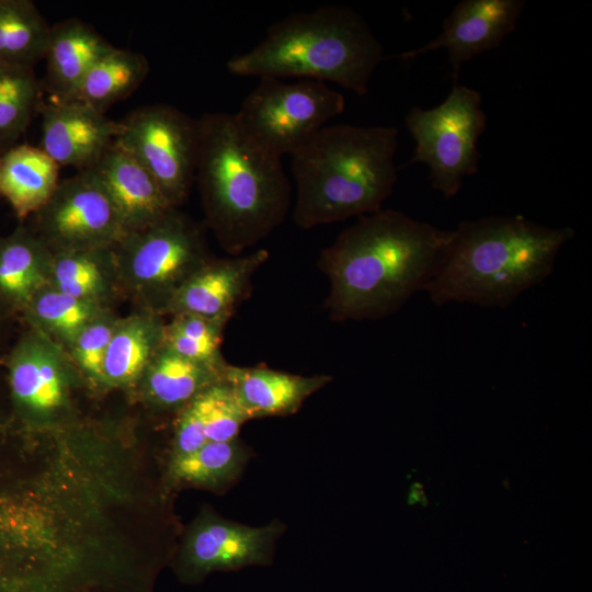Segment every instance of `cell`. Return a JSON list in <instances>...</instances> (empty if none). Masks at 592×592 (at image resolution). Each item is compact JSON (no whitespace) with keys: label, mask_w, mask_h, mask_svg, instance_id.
Segmentation results:
<instances>
[{"label":"cell","mask_w":592,"mask_h":592,"mask_svg":"<svg viewBox=\"0 0 592 592\" xmlns=\"http://www.w3.org/2000/svg\"><path fill=\"white\" fill-rule=\"evenodd\" d=\"M449 238L451 230L396 209L361 216L321 251L330 319L376 320L398 311L425 291Z\"/></svg>","instance_id":"1"},{"label":"cell","mask_w":592,"mask_h":592,"mask_svg":"<svg viewBox=\"0 0 592 592\" xmlns=\"http://www.w3.org/2000/svg\"><path fill=\"white\" fill-rule=\"evenodd\" d=\"M197 123L195 181L206 225L226 251L239 254L283 223L291 183L282 157L258 143L235 113H205Z\"/></svg>","instance_id":"2"},{"label":"cell","mask_w":592,"mask_h":592,"mask_svg":"<svg viewBox=\"0 0 592 592\" xmlns=\"http://www.w3.org/2000/svg\"><path fill=\"white\" fill-rule=\"evenodd\" d=\"M574 236L571 227H548L521 215L464 220L451 238L425 288L436 306L465 303L505 308L544 282Z\"/></svg>","instance_id":"3"},{"label":"cell","mask_w":592,"mask_h":592,"mask_svg":"<svg viewBox=\"0 0 592 592\" xmlns=\"http://www.w3.org/2000/svg\"><path fill=\"white\" fill-rule=\"evenodd\" d=\"M392 126L326 125L292 155L294 223L310 229L382 209L397 182Z\"/></svg>","instance_id":"4"},{"label":"cell","mask_w":592,"mask_h":592,"mask_svg":"<svg viewBox=\"0 0 592 592\" xmlns=\"http://www.w3.org/2000/svg\"><path fill=\"white\" fill-rule=\"evenodd\" d=\"M383 59L382 44L360 13L327 4L276 21L259 44L232 56L227 69L242 77L333 82L365 95Z\"/></svg>","instance_id":"5"},{"label":"cell","mask_w":592,"mask_h":592,"mask_svg":"<svg viewBox=\"0 0 592 592\" xmlns=\"http://www.w3.org/2000/svg\"><path fill=\"white\" fill-rule=\"evenodd\" d=\"M114 257L123 299L162 316L178 289L212 259L203 226L179 207L126 234Z\"/></svg>","instance_id":"6"},{"label":"cell","mask_w":592,"mask_h":592,"mask_svg":"<svg viewBox=\"0 0 592 592\" xmlns=\"http://www.w3.org/2000/svg\"><path fill=\"white\" fill-rule=\"evenodd\" d=\"M405 124L415 143L412 162L426 164L432 186L452 198L478 170V140L487 125L480 93L455 84L440 105L411 107Z\"/></svg>","instance_id":"7"},{"label":"cell","mask_w":592,"mask_h":592,"mask_svg":"<svg viewBox=\"0 0 592 592\" xmlns=\"http://www.w3.org/2000/svg\"><path fill=\"white\" fill-rule=\"evenodd\" d=\"M344 107V95L325 82L260 78L235 114L258 143L282 157L294 155Z\"/></svg>","instance_id":"8"},{"label":"cell","mask_w":592,"mask_h":592,"mask_svg":"<svg viewBox=\"0 0 592 592\" xmlns=\"http://www.w3.org/2000/svg\"><path fill=\"white\" fill-rule=\"evenodd\" d=\"M119 122L115 141L148 171L172 207L182 205L195 181L197 119L173 106L151 104Z\"/></svg>","instance_id":"9"},{"label":"cell","mask_w":592,"mask_h":592,"mask_svg":"<svg viewBox=\"0 0 592 592\" xmlns=\"http://www.w3.org/2000/svg\"><path fill=\"white\" fill-rule=\"evenodd\" d=\"M32 217V230L52 253L111 248L126 235L110 198L87 170L60 180Z\"/></svg>","instance_id":"10"},{"label":"cell","mask_w":592,"mask_h":592,"mask_svg":"<svg viewBox=\"0 0 592 592\" xmlns=\"http://www.w3.org/2000/svg\"><path fill=\"white\" fill-rule=\"evenodd\" d=\"M5 358L12 397L27 417L50 423L69 412L71 388L82 377L62 348L26 328Z\"/></svg>","instance_id":"11"},{"label":"cell","mask_w":592,"mask_h":592,"mask_svg":"<svg viewBox=\"0 0 592 592\" xmlns=\"http://www.w3.org/2000/svg\"><path fill=\"white\" fill-rule=\"evenodd\" d=\"M285 526L275 520L249 526L215 514L200 517L190 530L180 557V573L198 580L214 571L270 565L275 543Z\"/></svg>","instance_id":"12"},{"label":"cell","mask_w":592,"mask_h":592,"mask_svg":"<svg viewBox=\"0 0 592 592\" xmlns=\"http://www.w3.org/2000/svg\"><path fill=\"white\" fill-rule=\"evenodd\" d=\"M39 147L61 168L89 169L115 141L121 122L77 100L42 102Z\"/></svg>","instance_id":"13"},{"label":"cell","mask_w":592,"mask_h":592,"mask_svg":"<svg viewBox=\"0 0 592 592\" xmlns=\"http://www.w3.org/2000/svg\"><path fill=\"white\" fill-rule=\"evenodd\" d=\"M524 5L523 0H463L454 7L437 37L401 57L412 59L445 48L456 78L464 62L498 47L514 31Z\"/></svg>","instance_id":"14"},{"label":"cell","mask_w":592,"mask_h":592,"mask_svg":"<svg viewBox=\"0 0 592 592\" xmlns=\"http://www.w3.org/2000/svg\"><path fill=\"white\" fill-rule=\"evenodd\" d=\"M87 171L110 198L126 234L150 226L173 208L148 171L116 141Z\"/></svg>","instance_id":"15"},{"label":"cell","mask_w":592,"mask_h":592,"mask_svg":"<svg viewBox=\"0 0 592 592\" xmlns=\"http://www.w3.org/2000/svg\"><path fill=\"white\" fill-rule=\"evenodd\" d=\"M269 257L266 249H259L234 258H212L178 289L164 316L193 314L230 318L252 276Z\"/></svg>","instance_id":"16"},{"label":"cell","mask_w":592,"mask_h":592,"mask_svg":"<svg viewBox=\"0 0 592 592\" xmlns=\"http://www.w3.org/2000/svg\"><path fill=\"white\" fill-rule=\"evenodd\" d=\"M223 379L249 420L296 413L305 400L328 385L329 375L303 376L262 366L226 364Z\"/></svg>","instance_id":"17"},{"label":"cell","mask_w":592,"mask_h":592,"mask_svg":"<svg viewBox=\"0 0 592 592\" xmlns=\"http://www.w3.org/2000/svg\"><path fill=\"white\" fill-rule=\"evenodd\" d=\"M113 47L79 19H67L52 25L44 56V84L49 98L71 99L90 68Z\"/></svg>","instance_id":"18"},{"label":"cell","mask_w":592,"mask_h":592,"mask_svg":"<svg viewBox=\"0 0 592 592\" xmlns=\"http://www.w3.org/2000/svg\"><path fill=\"white\" fill-rule=\"evenodd\" d=\"M52 252L31 227L21 223L0 237V314L24 310L33 296L48 284Z\"/></svg>","instance_id":"19"},{"label":"cell","mask_w":592,"mask_h":592,"mask_svg":"<svg viewBox=\"0 0 592 592\" xmlns=\"http://www.w3.org/2000/svg\"><path fill=\"white\" fill-rule=\"evenodd\" d=\"M164 316L140 308L121 316L103 367V388H135L163 343Z\"/></svg>","instance_id":"20"},{"label":"cell","mask_w":592,"mask_h":592,"mask_svg":"<svg viewBox=\"0 0 592 592\" xmlns=\"http://www.w3.org/2000/svg\"><path fill=\"white\" fill-rule=\"evenodd\" d=\"M226 364L192 361L162 343L135 388L150 406L179 412L198 394L223 380Z\"/></svg>","instance_id":"21"},{"label":"cell","mask_w":592,"mask_h":592,"mask_svg":"<svg viewBox=\"0 0 592 592\" xmlns=\"http://www.w3.org/2000/svg\"><path fill=\"white\" fill-rule=\"evenodd\" d=\"M48 284L106 309L123 299L114 247L52 253Z\"/></svg>","instance_id":"22"},{"label":"cell","mask_w":592,"mask_h":592,"mask_svg":"<svg viewBox=\"0 0 592 592\" xmlns=\"http://www.w3.org/2000/svg\"><path fill=\"white\" fill-rule=\"evenodd\" d=\"M59 170L39 146L14 145L0 153V195L23 221L53 195L60 182Z\"/></svg>","instance_id":"23"},{"label":"cell","mask_w":592,"mask_h":592,"mask_svg":"<svg viewBox=\"0 0 592 592\" xmlns=\"http://www.w3.org/2000/svg\"><path fill=\"white\" fill-rule=\"evenodd\" d=\"M148 72L149 62L144 55L114 46L90 68L71 99L105 113L130 95Z\"/></svg>","instance_id":"24"},{"label":"cell","mask_w":592,"mask_h":592,"mask_svg":"<svg viewBox=\"0 0 592 592\" xmlns=\"http://www.w3.org/2000/svg\"><path fill=\"white\" fill-rule=\"evenodd\" d=\"M105 310L47 284L33 296L21 317L27 328L68 352L83 328Z\"/></svg>","instance_id":"25"},{"label":"cell","mask_w":592,"mask_h":592,"mask_svg":"<svg viewBox=\"0 0 592 592\" xmlns=\"http://www.w3.org/2000/svg\"><path fill=\"white\" fill-rule=\"evenodd\" d=\"M252 456L238 437L227 442H207L196 451L173 456L170 474L175 481L223 490L234 483Z\"/></svg>","instance_id":"26"},{"label":"cell","mask_w":592,"mask_h":592,"mask_svg":"<svg viewBox=\"0 0 592 592\" xmlns=\"http://www.w3.org/2000/svg\"><path fill=\"white\" fill-rule=\"evenodd\" d=\"M50 25L30 0H0V64L33 68L44 59Z\"/></svg>","instance_id":"27"},{"label":"cell","mask_w":592,"mask_h":592,"mask_svg":"<svg viewBox=\"0 0 592 592\" xmlns=\"http://www.w3.org/2000/svg\"><path fill=\"white\" fill-rule=\"evenodd\" d=\"M42 102L33 68L0 64V153L15 145Z\"/></svg>","instance_id":"28"},{"label":"cell","mask_w":592,"mask_h":592,"mask_svg":"<svg viewBox=\"0 0 592 592\" xmlns=\"http://www.w3.org/2000/svg\"><path fill=\"white\" fill-rule=\"evenodd\" d=\"M230 318H208L178 314L166 321L163 344L177 354L196 362L220 366L226 363L220 352L225 327Z\"/></svg>","instance_id":"29"},{"label":"cell","mask_w":592,"mask_h":592,"mask_svg":"<svg viewBox=\"0 0 592 592\" xmlns=\"http://www.w3.org/2000/svg\"><path fill=\"white\" fill-rule=\"evenodd\" d=\"M121 315L109 309L89 322L79 333L68 354L82 379L103 388V367L107 348Z\"/></svg>","instance_id":"30"},{"label":"cell","mask_w":592,"mask_h":592,"mask_svg":"<svg viewBox=\"0 0 592 592\" xmlns=\"http://www.w3.org/2000/svg\"><path fill=\"white\" fill-rule=\"evenodd\" d=\"M205 435L208 442H227L238 437L249 421L230 386L223 379L205 390Z\"/></svg>","instance_id":"31"},{"label":"cell","mask_w":592,"mask_h":592,"mask_svg":"<svg viewBox=\"0 0 592 592\" xmlns=\"http://www.w3.org/2000/svg\"><path fill=\"white\" fill-rule=\"evenodd\" d=\"M205 390L178 412L172 457L192 453L208 442L205 435Z\"/></svg>","instance_id":"32"}]
</instances>
